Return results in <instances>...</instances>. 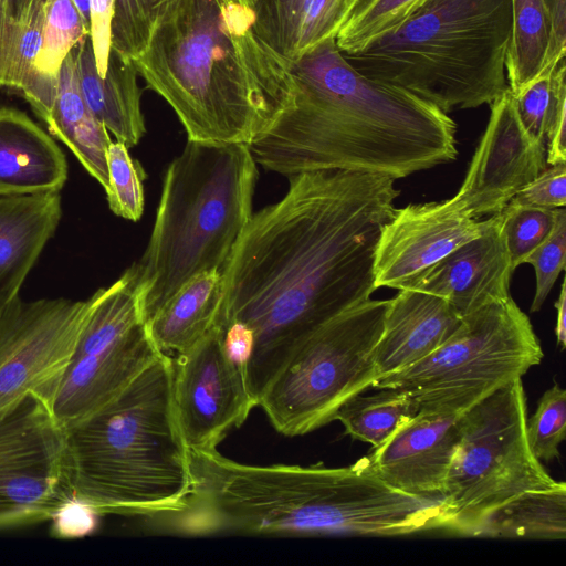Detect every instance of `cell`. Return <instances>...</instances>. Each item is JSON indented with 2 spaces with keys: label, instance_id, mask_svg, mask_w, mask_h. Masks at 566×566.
<instances>
[{
  "label": "cell",
  "instance_id": "1",
  "mask_svg": "<svg viewBox=\"0 0 566 566\" xmlns=\"http://www.w3.org/2000/svg\"><path fill=\"white\" fill-rule=\"evenodd\" d=\"M286 193L253 213L222 274L214 325L254 334L245 380L256 406L293 352L376 290L379 234L400 191L396 179L327 169L289 177Z\"/></svg>",
  "mask_w": 566,
  "mask_h": 566
},
{
  "label": "cell",
  "instance_id": "2",
  "mask_svg": "<svg viewBox=\"0 0 566 566\" xmlns=\"http://www.w3.org/2000/svg\"><path fill=\"white\" fill-rule=\"evenodd\" d=\"M290 103L249 146L292 177L339 169L399 179L455 159L453 119L433 104L354 69L328 38L293 61Z\"/></svg>",
  "mask_w": 566,
  "mask_h": 566
},
{
  "label": "cell",
  "instance_id": "3",
  "mask_svg": "<svg viewBox=\"0 0 566 566\" xmlns=\"http://www.w3.org/2000/svg\"><path fill=\"white\" fill-rule=\"evenodd\" d=\"M192 488L157 524L210 536H402L437 526V500L396 490L356 463L251 465L218 450L189 451Z\"/></svg>",
  "mask_w": 566,
  "mask_h": 566
},
{
  "label": "cell",
  "instance_id": "4",
  "mask_svg": "<svg viewBox=\"0 0 566 566\" xmlns=\"http://www.w3.org/2000/svg\"><path fill=\"white\" fill-rule=\"evenodd\" d=\"M247 0H167L133 62L188 140L250 145L290 103L289 61L256 33Z\"/></svg>",
  "mask_w": 566,
  "mask_h": 566
},
{
  "label": "cell",
  "instance_id": "5",
  "mask_svg": "<svg viewBox=\"0 0 566 566\" xmlns=\"http://www.w3.org/2000/svg\"><path fill=\"white\" fill-rule=\"evenodd\" d=\"M172 375L174 358L163 353L114 399L63 428L74 502L94 514L150 518L182 507L192 473Z\"/></svg>",
  "mask_w": 566,
  "mask_h": 566
},
{
  "label": "cell",
  "instance_id": "6",
  "mask_svg": "<svg viewBox=\"0 0 566 566\" xmlns=\"http://www.w3.org/2000/svg\"><path fill=\"white\" fill-rule=\"evenodd\" d=\"M248 145L187 140L167 167L148 244L132 265L145 321L192 276L222 272L253 212Z\"/></svg>",
  "mask_w": 566,
  "mask_h": 566
},
{
  "label": "cell",
  "instance_id": "7",
  "mask_svg": "<svg viewBox=\"0 0 566 566\" xmlns=\"http://www.w3.org/2000/svg\"><path fill=\"white\" fill-rule=\"evenodd\" d=\"M511 33V0H428L395 31L343 55L448 114L491 105L509 88Z\"/></svg>",
  "mask_w": 566,
  "mask_h": 566
},
{
  "label": "cell",
  "instance_id": "8",
  "mask_svg": "<svg viewBox=\"0 0 566 566\" xmlns=\"http://www.w3.org/2000/svg\"><path fill=\"white\" fill-rule=\"evenodd\" d=\"M542 359L528 316L509 296L463 316L461 326L433 353L371 388L403 391L420 410L461 415Z\"/></svg>",
  "mask_w": 566,
  "mask_h": 566
},
{
  "label": "cell",
  "instance_id": "9",
  "mask_svg": "<svg viewBox=\"0 0 566 566\" xmlns=\"http://www.w3.org/2000/svg\"><path fill=\"white\" fill-rule=\"evenodd\" d=\"M526 411L518 378L460 415L461 437L441 494L446 531L474 536L504 503L556 483L528 447Z\"/></svg>",
  "mask_w": 566,
  "mask_h": 566
},
{
  "label": "cell",
  "instance_id": "10",
  "mask_svg": "<svg viewBox=\"0 0 566 566\" xmlns=\"http://www.w3.org/2000/svg\"><path fill=\"white\" fill-rule=\"evenodd\" d=\"M390 300H371L336 315L290 356L259 405L280 433L295 437L334 420L339 407L373 387L374 348Z\"/></svg>",
  "mask_w": 566,
  "mask_h": 566
},
{
  "label": "cell",
  "instance_id": "11",
  "mask_svg": "<svg viewBox=\"0 0 566 566\" xmlns=\"http://www.w3.org/2000/svg\"><path fill=\"white\" fill-rule=\"evenodd\" d=\"M90 298L73 355L46 400L62 428L105 406L163 354L147 331L132 268Z\"/></svg>",
  "mask_w": 566,
  "mask_h": 566
},
{
  "label": "cell",
  "instance_id": "12",
  "mask_svg": "<svg viewBox=\"0 0 566 566\" xmlns=\"http://www.w3.org/2000/svg\"><path fill=\"white\" fill-rule=\"evenodd\" d=\"M64 429L36 394L0 409V528L55 518L72 504Z\"/></svg>",
  "mask_w": 566,
  "mask_h": 566
},
{
  "label": "cell",
  "instance_id": "13",
  "mask_svg": "<svg viewBox=\"0 0 566 566\" xmlns=\"http://www.w3.org/2000/svg\"><path fill=\"white\" fill-rule=\"evenodd\" d=\"M91 307V298L20 295L0 311V409L36 394L45 401L65 370Z\"/></svg>",
  "mask_w": 566,
  "mask_h": 566
},
{
  "label": "cell",
  "instance_id": "14",
  "mask_svg": "<svg viewBox=\"0 0 566 566\" xmlns=\"http://www.w3.org/2000/svg\"><path fill=\"white\" fill-rule=\"evenodd\" d=\"M176 419L189 451H212L256 407L245 373L226 354L221 329L212 328L174 358Z\"/></svg>",
  "mask_w": 566,
  "mask_h": 566
},
{
  "label": "cell",
  "instance_id": "15",
  "mask_svg": "<svg viewBox=\"0 0 566 566\" xmlns=\"http://www.w3.org/2000/svg\"><path fill=\"white\" fill-rule=\"evenodd\" d=\"M490 106L486 128L459 191L451 198L474 218L501 212L547 167L545 143L522 124L511 91Z\"/></svg>",
  "mask_w": 566,
  "mask_h": 566
},
{
  "label": "cell",
  "instance_id": "16",
  "mask_svg": "<svg viewBox=\"0 0 566 566\" xmlns=\"http://www.w3.org/2000/svg\"><path fill=\"white\" fill-rule=\"evenodd\" d=\"M452 199L411 203L395 210L379 234L375 251V287L402 289L408 282L485 227Z\"/></svg>",
  "mask_w": 566,
  "mask_h": 566
},
{
  "label": "cell",
  "instance_id": "17",
  "mask_svg": "<svg viewBox=\"0 0 566 566\" xmlns=\"http://www.w3.org/2000/svg\"><path fill=\"white\" fill-rule=\"evenodd\" d=\"M460 437L459 413L419 410L356 464L396 490L441 499Z\"/></svg>",
  "mask_w": 566,
  "mask_h": 566
},
{
  "label": "cell",
  "instance_id": "18",
  "mask_svg": "<svg viewBox=\"0 0 566 566\" xmlns=\"http://www.w3.org/2000/svg\"><path fill=\"white\" fill-rule=\"evenodd\" d=\"M513 272L499 212L486 219L479 237L454 249L402 289L443 297L463 317L509 297Z\"/></svg>",
  "mask_w": 566,
  "mask_h": 566
},
{
  "label": "cell",
  "instance_id": "19",
  "mask_svg": "<svg viewBox=\"0 0 566 566\" xmlns=\"http://www.w3.org/2000/svg\"><path fill=\"white\" fill-rule=\"evenodd\" d=\"M398 291L374 348L375 382L429 356L463 321L443 297L410 289Z\"/></svg>",
  "mask_w": 566,
  "mask_h": 566
},
{
  "label": "cell",
  "instance_id": "20",
  "mask_svg": "<svg viewBox=\"0 0 566 566\" xmlns=\"http://www.w3.org/2000/svg\"><path fill=\"white\" fill-rule=\"evenodd\" d=\"M66 158L54 138L25 113L0 107V196L60 192Z\"/></svg>",
  "mask_w": 566,
  "mask_h": 566
},
{
  "label": "cell",
  "instance_id": "21",
  "mask_svg": "<svg viewBox=\"0 0 566 566\" xmlns=\"http://www.w3.org/2000/svg\"><path fill=\"white\" fill-rule=\"evenodd\" d=\"M61 218L60 192L0 196V311L19 296Z\"/></svg>",
  "mask_w": 566,
  "mask_h": 566
},
{
  "label": "cell",
  "instance_id": "22",
  "mask_svg": "<svg viewBox=\"0 0 566 566\" xmlns=\"http://www.w3.org/2000/svg\"><path fill=\"white\" fill-rule=\"evenodd\" d=\"M72 53L80 91L92 114L115 140L128 148L136 146L146 127L134 62L111 50L105 75L101 76L90 35L80 41Z\"/></svg>",
  "mask_w": 566,
  "mask_h": 566
},
{
  "label": "cell",
  "instance_id": "23",
  "mask_svg": "<svg viewBox=\"0 0 566 566\" xmlns=\"http://www.w3.org/2000/svg\"><path fill=\"white\" fill-rule=\"evenodd\" d=\"M44 124L49 134L62 142L105 190L106 153L112 138L82 96L72 51L61 66L55 98Z\"/></svg>",
  "mask_w": 566,
  "mask_h": 566
},
{
  "label": "cell",
  "instance_id": "24",
  "mask_svg": "<svg viewBox=\"0 0 566 566\" xmlns=\"http://www.w3.org/2000/svg\"><path fill=\"white\" fill-rule=\"evenodd\" d=\"M221 294L218 270L201 272L184 283L146 322L160 352L178 355L197 344L214 325Z\"/></svg>",
  "mask_w": 566,
  "mask_h": 566
},
{
  "label": "cell",
  "instance_id": "25",
  "mask_svg": "<svg viewBox=\"0 0 566 566\" xmlns=\"http://www.w3.org/2000/svg\"><path fill=\"white\" fill-rule=\"evenodd\" d=\"M46 0H0V88L35 97L46 81L34 70Z\"/></svg>",
  "mask_w": 566,
  "mask_h": 566
},
{
  "label": "cell",
  "instance_id": "26",
  "mask_svg": "<svg viewBox=\"0 0 566 566\" xmlns=\"http://www.w3.org/2000/svg\"><path fill=\"white\" fill-rule=\"evenodd\" d=\"M474 536L565 539L566 484L524 492L494 510Z\"/></svg>",
  "mask_w": 566,
  "mask_h": 566
},
{
  "label": "cell",
  "instance_id": "27",
  "mask_svg": "<svg viewBox=\"0 0 566 566\" xmlns=\"http://www.w3.org/2000/svg\"><path fill=\"white\" fill-rule=\"evenodd\" d=\"M418 403L406 392L380 388L376 394H357L336 411L348 436L377 448L419 412Z\"/></svg>",
  "mask_w": 566,
  "mask_h": 566
},
{
  "label": "cell",
  "instance_id": "28",
  "mask_svg": "<svg viewBox=\"0 0 566 566\" xmlns=\"http://www.w3.org/2000/svg\"><path fill=\"white\" fill-rule=\"evenodd\" d=\"M512 33L505 70L509 90L515 95L541 71L548 39L545 0H511Z\"/></svg>",
  "mask_w": 566,
  "mask_h": 566
},
{
  "label": "cell",
  "instance_id": "29",
  "mask_svg": "<svg viewBox=\"0 0 566 566\" xmlns=\"http://www.w3.org/2000/svg\"><path fill=\"white\" fill-rule=\"evenodd\" d=\"M565 59L546 66L514 96L520 119L526 130L545 143L566 116Z\"/></svg>",
  "mask_w": 566,
  "mask_h": 566
},
{
  "label": "cell",
  "instance_id": "30",
  "mask_svg": "<svg viewBox=\"0 0 566 566\" xmlns=\"http://www.w3.org/2000/svg\"><path fill=\"white\" fill-rule=\"evenodd\" d=\"M428 0H361L339 27L335 42L342 53H353L403 24Z\"/></svg>",
  "mask_w": 566,
  "mask_h": 566
},
{
  "label": "cell",
  "instance_id": "31",
  "mask_svg": "<svg viewBox=\"0 0 566 566\" xmlns=\"http://www.w3.org/2000/svg\"><path fill=\"white\" fill-rule=\"evenodd\" d=\"M88 35L90 28L73 0H46L41 44L34 60L36 73L56 82L66 56Z\"/></svg>",
  "mask_w": 566,
  "mask_h": 566
},
{
  "label": "cell",
  "instance_id": "32",
  "mask_svg": "<svg viewBox=\"0 0 566 566\" xmlns=\"http://www.w3.org/2000/svg\"><path fill=\"white\" fill-rule=\"evenodd\" d=\"M108 185L105 189L109 209L116 216L138 221L144 211L146 177L140 164L133 159L128 147L112 140L106 153Z\"/></svg>",
  "mask_w": 566,
  "mask_h": 566
},
{
  "label": "cell",
  "instance_id": "33",
  "mask_svg": "<svg viewBox=\"0 0 566 566\" xmlns=\"http://www.w3.org/2000/svg\"><path fill=\"white\" fill-rule=\"evenodd\" d=\"M558 209L507 203L500 212L502 231L513 270L545 240L552 231Z\"/></svg>",
  "mask_w": 566,
  "mask_h": 566
},
{
  "label": "cell",
  "instance_id": "34",
  "mask_svg": "<svg viewBox=\"0 0 566 566\" xmlns=\"http://www.w3.org/2000/svg\"><path fill=\"white\" fill-rule=\"evenodd\" d=\"M352 0H306L285 54L293 61L328 38H335L350 11Z\"/></svg>",
  "mask_w": 566,
  "mask_h": 566
},
{
  "label": "cell",
  "instance_id": "35",
  "mask_svg": "<svg viewBox=\"0 0 566 566\" xmlns=\"http://www.w3.org/2000/svg\"><path fill=\"white\" fill-rule=\"evenodd\" d=\"M566 436V390L558 384L547 389L537 408L526 419V439L534 457L549 462L559 458V444Z\"/></svg>",
  "mask_w": 566,
  "mask_h": 566
},
{
  "label": "cell",
  "instance_id": "36",
  "mask_svg": "<svg viewBox=\"0 0 566 566\" xmlns=\"http://www.w3.org/2000/svg\"><path fill=\"white\" fill-rule=\"evenodd\" d=\"M566 256V209H558L555 224L545 240L526 258L535 270L536 289L530 311L538 312L552 291Z\"/></svg>",
  "mask_w": 566,
  "mask_h": 566
},
{
  "label": "cell",
  "instance_id": "37",
  "mask_svg": "<svg viewBox=\"0 0 566 566\" xmlns=\"http://www.w3.org/2000/svg\"><path fill=\"white\" fill-rule=\"evenodd\" d=\"M306 0H253L258 35L285 59L298 14Z\"/></svg>",
  "mask_w": 566,
  "mask_h": 566
},
{
  "label": "cell",
  "instance_id": "38",
  "mask_svg": "<svg viewBox=\"0 0 566 566\" xmlns=\"http://www.w3.org/2000/svg\"><path fill=\"white\" fill-rule=\"evenodd\" d=\"M509 203L556 209L566 205V163L546 167Z\"/></svg>",
  "mask_w": 566,
  "mask_h": 566
},
{
  "label": "cell",
  "instance_id": "39",
  "mask_svg": "<svg viewBox=\"0 0 566 566\" xmlns=\"http://www.w3.org/2000/svg\"><path fill=\"white\" fill-rule=\"evenodd\" d=\"M90 39L101 76L105 75L111 52L114 0H88Z\"/></svg>",
  "mask_w": 566,
  "mask_h": 566
},
{
  "label": "cell",
  "instance_id": "40",
  "mask_svg": "<svg viewBox=\"0 0 566 566\" xmlns=\"http://www.w3.org/2000/svg\"><path fill=\"white\" fill-rule=\"evenodd\" d=\"M545 7L548 39L542 69L560 62L566 53V0H545Z\"/></svg>",
  "mask_w": 566,
  "mask_h": 566
},
{
  "label": "cell",
  "instance_id": "41",
  "mask_svg": "<svg viewBox=\"0 0 566 566\" xmlns=\"http://www.w3.org/2000/svg\"><path fill=\"white\" fill-rule=\"evenodd\" d=\"M219 327L227 356L245 373L254 348L253 331L248 325L237 321Z\"/></svg>",
  "mask_w": 566,
  "mask_h": 566
},
{
  "label": "cell",
  "instance_id": "42",
  "mask_svg": "<svg viewBox=\"0 0 566 566\" xmlns=\"http://www.w3.org/2000/svg\"><path fill=\"white\" fill-rule=\"evenodd\" d=\"M555 308L557 311L556 316V327L555 334L557 338V345L560 346L562 349L565 348L566 345V287L565 280L560 286V293L555 302Z\"/></svg>",
  "mask_w": 566,
  "mask_h": 566
},
{
  "label": "cell",
  "instance_id": "43",
  "mask_svg": "<svg viewBox=\"0 0 566 566\" xmlns=\"http://www.w3.org/2000/svg\"><path fill=\"white\" fill-rule=\"evenodd\" d=\"M76 6L78 12L83 17L84 21L90 28V9H88V0H73Z\"/></svg>",
  "mask_w": 566,
  "mask_h": 566
},
{
  "label": "cell",
  "instance_id": "44",
  "mask_svg": "<svg viewBox=\"0 0 566 566\" xmlns=\"http://www.w3.org/2000/svg\"><path fill=\"white\" fill-rule=\"evenodd\" d=\"M359 1H361V0H352L350 11H352V9H353V8H354V7H355ZM350 11H349V12H350Z\"/></svg>",
  "mask_w": 566,
  "mask_h": 566
},
{
  "label": "cell",
  "instance_id": "45",
  "mask_svg": "<svg viewBox=\"0 0 566 566\" xmlns=\"http://www.w3.org/2000/svg\"><path fill=\"white\" fill-rule=\"evenodd\" d=\"M251 6H253V0H247Z\"/></svg>",
  "mask_w": 566,
  "mask_h": 566
}]
</instances>
